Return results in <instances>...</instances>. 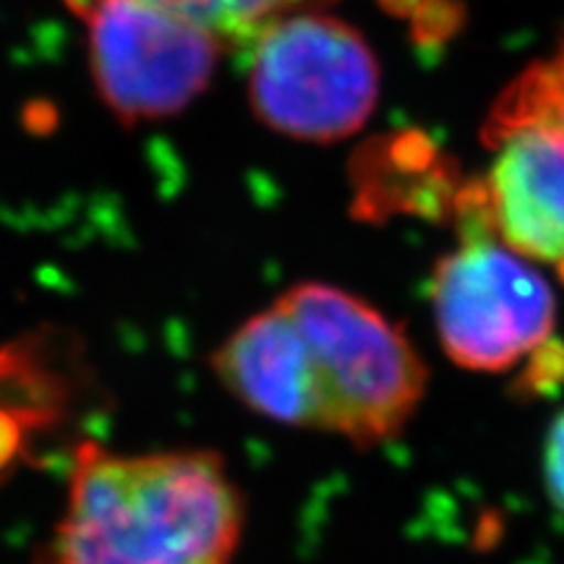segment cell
<instances>
[{
	"mask_svg": "<svg viewBox=\"0 0 564 564\" xmlns=\"http://www.w3.org/2000/svg\"><path fill=\"white\" fill-rule=\"evenodd\" d=\"M228 45H251L272 21L299 11H316L329 0H154Z\"/></svg>",
	"mask_w": 564,
	"mask_h": 564,
	"instance_id": "cell-9",
	"label": "cell"
},
{
	"mask_svg": "<svg viewBox=\"0 0 564 564\" xmlns=\"http://www.w3.org/2000/svg\"><path fill=\"white\" fill-rule=\"evenodd\" d=\"M429 293L444 356L465 371H510L554 335L552 282L489 232H468L440 257Z\"/></svg>",
	"mask_w": 564,
	"mask_h": 564,
	"instance_id": "cell-4",
	"label": "cell"
},
{
	"mask_svg": "<svg viewBox=\"0 0 564 564\" xmlns=\"http://www.w3.org/2000/svg\"><path fill=\"white\" fill-rule=\"evenodd\" d=\"M249 100L267 129L308 144L348 139L379 100V63L345 21L299 11L251 42Z\"/></svg>",
	"mask_w": 564,
	"mask_h": 564,
	"instance_id": "cell-3",
	"label": "cell"
},
{
	"mask_svg": "<svg viewBox=\"0 0 564 564\" xmlns=\"http://www.w3.org/2000/svg\"><path fill=\"white\" fill-rule=\"evenodd\" d=\"M212 373L246 411L272 423L324 434L306 343L278 301L238 324L209 356Z\"/></svg>",
	"mask_w": 564,
	"mask_h": 564,
	"instance_id": "cell-7",
	"label": "cell"
},
{
	"mask_svg": "<svg viewBox=\"0 0 564 564\" xmlns=\"http://www.w3.org/2000/svg\"><path fill=\"white\" fill-rule=\"evenodd\" d=\"M87 32L89 74L118 121L178 116L215 79L225 45L154 0H74Z\"/></svg>",
	"mask_w": 564,
	"mask_h": 564,
	"instance_id": "cell-5",
	"label": "cell"
},
{
	"mask_svg": "<svg viewBox=\"0 0 564 564\" xmlns=\"http://www.w3.org/2000/svg\"><path fill=\"white\" fill-rule=\"evenodd\" d=\"M528 74H531L535 87L541 89V95L546 97V102L564 118V42L552 61L539 63Z\"/></svg>",
	"mask_w": 564,
	"mask_h": 564,
	"instance_id": "cell-11",
	"label": "cell"
},
{
	"mask_svg": "<svg viewBox=\"0 0 564 564\" xmlns=\"http://www.w3.org/2000/svg\"><path fill=\"white\" fill-rule=\"evenodd\" d=\"M544 491L549 505L564 520V411L556 413L544 440Z\"/></svg>",
	"mask_w": 564,
	"mask_h": 564,
	"instance_id": "cell-10",
	"label": "cell"
},
{
	"mask_svg": "<svg viewBox=\"0 0 564 564\" xmlns=\"http://www.w3.org/2000/svg\"><path fill=\"white\" fill-rule=\"evenodd\" d=\"M243 528L246 497L215 449L79 442L63 514L34 564H232Z\"/></svg>",
	"mask_w": 564,
	"mask_h": 564,
	"instance_id": "cell-1",
	"label": "cell"
},
{
	"mask_svg": "<svg viewBox=\"0 0 564 564\" xmlns=\"http://www.w3.org/2000/svg\"><path fill=\"white\" fill-rule=\"evenodd\" d=\"M274 301L306 343L324 434L358 449L398 440L429 390V366L405 329L333 282H299Z\"/></svg>",
	"mask_w": 564,
	"mask_h": 564,
	"instance_id": "cell-2",
	"label": "cell"
},
{
	"mask_svg": "<svg viewBox=\"0 0 564 564\" xmlns=\"http://www.w3.org/2000/svg\"><path fill=\"white\" fill-rule=\"evenodd\" d=\"M68 400V373L51 335L0 343V484L30 460L40 436L58 426Z\"/></svg>",
	"mask_w": 564,
	"mask_h": 564,
	"instance_id": "cell-8",
	"label": "cell"
},
{
	"mask_svg": "<svg viewBox=\"0 0 564 564\" xmlns=\"http://www.w3.org/2000/svg\"><path fill=\"white\" fill-rule=\"evenodd\" d=\"M484 139L494 150L476 192L486 228L564 280V118L528 70L491 110Z\"/></svg>",
	"mask_w": 564,
	"mask_h": 564,
	"instance_id": "cell-6",
	"label": "cell"
}]
</instances>
